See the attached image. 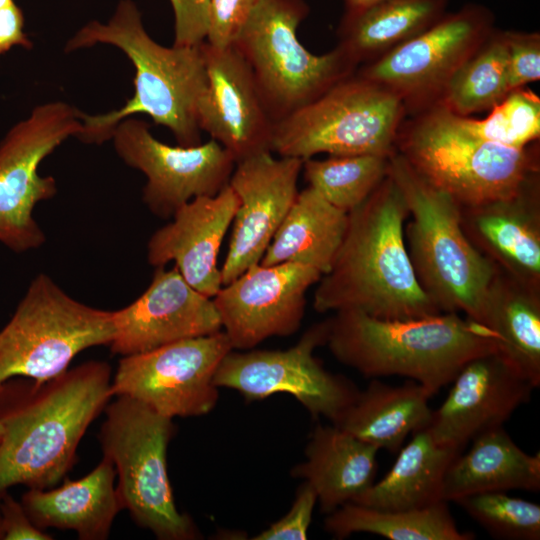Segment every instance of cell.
I'll return each mask as SVG.
<instances>
[{"label": "cell", "mask_w": 540, "mask_h": 540, "mask_svg": "<svg viewBox=\"0 0 540 540\" xmlns=\"http://www.w3.org/2000/svg\"><path fill=\"white\" fill-rule=\"evenodd\" d=\"M112 370L90 360L37 384L0 387V498L16 485L49 489L70 472L93 421L113 398Z\"/></svg>", "instance_id": "obj_1"}, {"label": "cell", "mask_w": 540, "mask_h": 540, "mask_svg": "<svg viewBox=\"0 0 540 540\" xmlns=\"http://www.w3.org/2000/svg\"><path fill=\"white\" fill-rule=\"evenodd\" d=\"M405 199L388 175L348 212L342 243L314 292L317 312L357 310L387 320L441 314L426 295L408 254Z\"/></svg>", "instance_id": "obj_2"}, {"label": "cell", "mask_w": 540, "mask_h": 540, "mask_svg": "<svg viewBox=\"0 0 540 540\" xmlns=\"http://www.w3.org/2000/svg\"><path fill=\"white\" fill-rule=\"evenodd\" d=\"M97 44L120 49L135 68L134 95L119 109L100 115L81 113L78 138L101 144L112 138L116 126L135 114H147L167 127L178 145L202 143L198 107L207 83L202 43L165 47L146 32L141 13L132 0H121L106 22L92 20L66 43L65 52Z\"/></svg>", "instance_id": "obj_3"}, {"label": "cell", "mask_w": 540, "mask_h": 540, "mask_svg": "<svg viewBox=\"0 0 540 540\" xmlns=\"http://www.w3.org/2000/svg\"><path fill=\"white\" fill-rule=\"evenodd\" d=\"M326 344L340 363L367 378L406 377L432 395L466 362L497 351L488 329L458 313L387 320L341 310L328 319Z\"/></svg>", "instance_id": "obj_4"}, {"label": "cell", "mask_w": 540, "mask_h": 540, "mask_svg": "<svg viewBox=\"0 0 540 540\" xmlns=\"http://www.w3.org/2000/svg\"><path fill=\"white\" fill-rule=\"evenodd\" d=\"M388 175L411 217L404 236L422 289L442 313H463L482 325L487 293L498 268L464 233L461 206L422 178L396 150L388 158Z\"/></svg>", "instance_id": "obj_5"}, {"label": "cell", "mask_w": 540, "mask_h": 540, "mask_svg": "<svg viewBox=\"0 0 540 540\" xmlns=\"http://www.w3.org/2000/svg\"><path fill=\"white\" fill-rule=\"evenodd\" d=\"M104 413L98 440L118 477L123 509L159 540L200 539L193 519L177 509L168 477L172 419L127 396H116Z\"/></svg>", "instance_id": "obj_6"}, {"label": "cell", "mask_w": 540, "mask_h": 540, "mask_svg": "<svg viewBox=\"0 0 540 540\" xmlns=\"http://www.w3.org/2000/svg\"><path fill=\"white\" fill-rule=\"evenodd\" d=\"M398 151L429 184L461 207L506 198L538 171L536 154L476 137L438 103L403 137Z\"/></svg>", "instance_id": "obj_7"}, {"label": "cell", "mask_w": 540, "mask_h": 540, "mask_svg": "<svg viewBox=\"0 0 540 540\" xmlns=\"http://www.w3.org/2000/svg\"><path fill=\"white\" fill-rule=\"evenodd\" d=\"M303 0H260L233 46L248 63L274 124L349 77L357 62L340 45L316 55L297 37Z\"/></svg>", "instance_id": "obj_8"}, {"label": "cell", "mask_w": 540, "mask_h": 540, "mask_svg": "<svg viewBox=\"0 0 540 540\" xmlns=\"http://www.w3.org/2000/svg\"><path fill=\"white\" fill-rule=\"evenodd\" d=\"M404 101L362 76H349L274 124L270 151L301 160L396 150Z\"/></svg>", "instance_id": "obj_9"}, {"label": "cell", "mask_w": 540, "mask_h": 540, "mask_svg": "<svg viewBox=\"0 0 540 540\" xmlns=\"http://www.w3.org/2000/svg\"><path fill=\"white\" fill-rule=\"evenodd\" d=\"M113 335L112 311L72 298L40 273L0 330V387L16 378L46 382L82 351L109 345Z\"/></svg>", "instance_id": "obj_10"}, {"label": "cell", "mask_w": 540, "mask_h": 540, "mask_svg": "<svg viewBox=\"0 0 540 540\" xmlns=\"http://www.w3.org/2000/svg\"><path fill=\"white\" fill-rule=\"evenodd\" d=\"M81 113L62 101L41 104L0 142V243L16 253L46 241L33 210L56 194L57 185L52 176H41L38 168L65 140L78 136Z\"/></svg>", "instance_id": "obj_11"}, {"label": "cell", "mask_w": 540, "mask_h": 540, "mask_svg": "<svg viewBox=\"0 0 540 540\" xmlns=\"http://www.w3.org/2000/svg\"><path fill=\"white\" fill-rule=\"evenodd\" d=\"M328 319L314 324L286 350L233 349L221 360L213 382L238 391L246 401L263 400L276 393L296 398L314 417L335 423L358 392L349 379L324 368L314 350L326 344Z\"/></svg>", "instance_id": "obj_12"}, {"label": "cell", "mask_w": 540, "mask_h": 540, "mask_svg": "<svg viewBox=\"0 0 540 540\" xmlns=\"http://www.w3.org/2000/svg\"><path fill=\"white\" fill-rule=\"evenodd\" d=\"M232 349L221 330L122 356L111 394L130 397L171 419L206 415L219 398L215 372Z\"/></svg>", "instance_id": "obj_13"}, {"label": "cell", "mask_w": 540, "mask_h": 540, "mask_svg": "<svg viewBox=\"0 0 540 540\" xmlns=\"http://www.w3.org/2000/svg\"><path fill=\"white\" fill-rule=\"evenodd\" d=\"M118 156L146 176L143 201L156 216L170 218L195 197L217 194L229 182L233 156L210 139L196 146H170L156 139L145 121L128 117L112 138Z\"/></svg>", "instance_id": "obj_14"}, {"label": "cell", "mask_w": 540, "mask_h": 540, "mask_svg": "<svg viewBox=\"0 0 540 540\" xmlns=\"http://www.w3.org/2000/svg\"><path fill=\"white\" fill-rule=\"evenodd\" d=\"M494 17L484 6L467 4L379 56L360 76L405 102L439 96L450 78L493 32Z\"/></svg>", "instance_id": "obj_15"}, {"label": "cell", "mask_w": 540, "mask_h": 540, "mask_svg": "<svg viewBox=\"0 0 540 540\" xmlns=\"http://www.w3.org/2000/svg\"><path fill=\"white\" fill-rule=\"evenodd\" d=\"M322 274L307 265H253L212 298L222 331L233 348L249 350L262 341L298 331L308 289Z\"/></svg>", "instance_id": "obj_16"}, {"label": "cell", "mask_w": 540, "mask_h": 540, "mask_svg": "<svg viewBox=\"0 0 540 540\" xmlns=\"http://www.w3.org/2000/svg\"><path fill=\"white\" fill-rule=\"evenodd\" d=\"M303 160L261 151L235 163L228 185L238 198L221 271L222 286L260 263L298 193Z\"/></svg>", "instance_id": "obj_17"}, {"label": "cell", "mask_w": 540, "mask_h": 540, "mask_svg": "<svg viewBox=\"0 0 540 540\" xmlns=\"http://www.w3.org/2000/svg\"><path fill=\"white\" fill-rule=\"evenodd\" d=\"M452 382L426 429L438 443L460 451L481 433L503 426L535 389L498 351L466 362Z\"/></svg>", "instance_id": "obj_18"}, {"label": "cell", "mask_w": 540, "mask_h": 540, "mask_svg": "<svg viewBox=\"0 0 540 540\" xmlns=\"http://www.w3.org/2000/svg\"><path fill=\"white\" fill-rule=\"evenodd\" d=\"M155 268L147 289L126 307L112 311L113 354L143 353L222 330L212 298L190 286L175 266Z\"/></svg>", "instance_id": "obj_19"}, {"label": "cell", "mask_w": 540, "mask_h": 540, "mask_svg": "<svg viewBox=\"0 0 540 540\" xmlns=\"http://www.w3.org/2000/svg\"><path fill=\"white\" fill-rule=\"evenodd\" d=\"M202 49L207 83L198 107L201 131L220 143L236 162L270 151L274 122L248 63L234 46L217 49L204 41Z\"/></svg>", "instance_id": "obj_20"}, {"label": "cell", "mask_w": 540, "mask_h": 540, "mask_svg": "<svg viewBox=\"0 0 540 540\" xmlns=\"http://www.w3.org/2000/svg\"><path fill=\"white\" fill-rule=\"evenodd\" d=\"M238 203L227 184L215 195L195 197L183 204L170 223L151 235L147 243L148 263L160 267L174 262L190 286L213 298L222 287L219 250Z\"/></svg>", "instance_id": "obj_21"}, {"label": "cell", "mask_w": 540, "mask_h": 540, "mask_svg": "<svg viewBox=\"0 0 540 540\" xmlns=\"http://www.w3.org/2000/svg\"><path fill=\"white\" fill-rule=\"evenodd\" d=\"M472 245L500 271L540 291V188L533 172L513 195L461 207Z\"/></svg>", "instance_id": "obj_22"}, {"label": "cell", "mask_w": 540, "mask_h": 540, "mask_svg": "<svg viewBox=\"0 0 540 540\" xmlns=\"http://www.w3.org/2000/svg\"><path fill=\"white\" fill-rule=\"evenodd\" d=\"M112 462L102 457L86 476L63 479L58 487L28 488L21 503L31 521L40 529L74 531L80 540H106L112 524L123 510L114 485Z\"/></svg>", "instance_id": "obj_23"}, {"label": "cell", "mask_w": 540, "mask_h": 540, "mask_svg": "<svg viewBox=\"0 0 540 540\" xmlns=\"http://www.w3.org/2000/svg\"><path fill=\"white\" fill-rule=\"evenodd\" d=\"M378 450L334 424H318L306 446V460L291 475L314 488L321 512L329 514L374 483Z\"/></svg>", "instance_id": "obj_24"}, {"label": "cell", "mask_w": 540, "mask_h": 540, "mask_svg": "<svg viewBox=\"0 0 540 540\" xmlns=\"http://www.w3.org/2000/svg\"><path fill=\"white\" fill-rule=\"evenodd\" d=\"M509 490H540V453L527 454L499 426L476 436L471 448L452 461L443 480L442 500Z\"/></svg>", "instance_id": "obj_25"}, {"label": "cell", "mask_w": 540, "mask_h": 540, "mask_svg": "<svg viewBox=\"0 0 540 540\" xmlns=\"http://www.w3.org/2000/svg\"><path fill=\"white\" fill-rule=\"evenodd\" d=\"M431 397L413 380L391 386L374 378L333 424L378 449L397 452L410 433L428 426Z\"/></svg>", "instance_id": "obj_26"}, {"label": "cell", "mask_w": 540, "mask_h": 540, "mask_svg": "<svg viewBox=\"0 0 540 540\" xmlns=\"http://www.w3.org/2000/svg\"><path fill=\"white\" fill-rule=\"evenodd\" d=\"M460 453L438 443L426 428L415 431L388 473L353 502L379 510H408L443 501L445 473Z\"/></svg>", "instance_id": "obj_27"}, {"label": "cell", "mask_w": 540, "mask_h": 540, "mask_svg": "<svg viewBox=\"0 0 540 540\" xmlns=\"http://www.w3.org/2000/svg\"><path fill=\"white\" fill-rule=\"evenodd\" d=\"M348 213L308 186L297 196L260 264L299 263L326 274L344 238Z\"/></svg>", "instance_id": "obj_28"}, {"label": "cell", "mask_w": 540, "mask_h": 540, "mask_svg": "<svg viewBox=\"0 0 540 540\" xmlns=\"http://www.w3.org/2000/svg\"><path fill=\"white\" fill-rule=\"evenodd\" d=\"M482 326L497 351L532 385L540 386V291L498 269L487 293Z\"/></svg>", "instance_id": "obj_29"}, {"label": "cell", "mask_w": 540, "mask_h": 540, "mask_svg": "<svg viewBox=\"0 0 540 540\" xmlns=\"http://www.w3.org/2000/svg\"><path fill=\"white\" fill-rule=\"evenodd\" d=\"M448 0H386L341 22V43L358 63L381 56L424 31L446 12Z\"/></svg>", "instance_id": "obj_30"}, {"label": "cell", "mask_w": 540, "mask_h": 540, "mask_svg": "<svg viewBox=\"0 0 540 540\" xmlns=\"http://www.w3.org/2000/svg\"><path fill=\"white\" fill-rule=\"evenodd\" d=\"M448 502L408 510H379L348 502L327 514L324 529L336 539L366 532L390 540H472L458 529Z\"/></svg>", "instance_id": "obj_31"}, {"label": "cell", "mask_w": 540, "mask_h": 540, "mask_svg": "<svg viewBox=\"0 0 540 540\" xmlns=\"http://www.w3.org/2000/svg\"><path fill=\"white\" fill-rule=\"evenodd\" d=\"M509 92L505 33L492 32L450 78L439 103L451 112L467 117L491 110Z\"/></svg>", "instance_id": "obj_32"}, {"label": "cell", "mask_w": 540, "mask_h": 540, "mask_svg": "<svg viewBox=\"0 0 540 540\" xmlns=\"http://www.w3.org/2000/svg\"><path fill=\"white\" fill-rule=\"evenodd\" d=\"M388 158L370 154L309 158L303 161L302 170L311 188L348 213L363 203L387 176Z\"/></svg>", "instance_id": "obj_33"}, {"label": "cell", "mask_w": 540, "mask_h": 540, "mask_svg": "<svg viewBox=\"0 0 540 540\" xmlns=\"http://www.w3.org/2000/svg\"><path fill=\"white\" fill-rule=\"evenodd\" d=\"M484 119L455 114L461 128L487 141L525 148L540 135V99L529 89L510 91Z\"/></svg>", "instance_id": "obj_34"}, {"label": "cell", "mask_w": 540, "mask_h": 540, "mask_svg": "<svg viewBox=\"0 0 540 540\" xmlns=\"http://www.w3.org/2000/svg\"><path fill=\"white\" fill-rule=\"evenodd\" d=\"M492 537L505 540L540 539V505L504 491L468 495L454 501Z\"/></svg>", "instance_id": "obj_35"}, {"label": "cell", "mask_w": 540, "mask_h": 540, "mask_svg": "<svg viewBox=\"0 0 540 540\" xmlns=\"http://www.w3.org/2000/svg\"><path fill=\"white\" fill-rule=\"evenodd\" d=\"M259 1L209 0V24L205 42L217 49L233 46Z\"/></svg>", "instance_id": "obj_36"}, {"label": "cell", "mask_w": 540, "mask_h": 540, "mask_svg": "<svg viewBox=\"0 0 540 540\" xmlns=\"http://www.w3.org/2000/svg\"><path fill=\"white\" fill-rule=\"evenodd\" d=\"M317 501L314 488L304 481L296 492L290 510L267 529L252 537L254 540H305Z\"/></svg>", "instance_id": "obj_37"}, {"label": "cell", "mask_w": 540, "mask_h": 540, "mask_svg": "<svg viewBox=\"0 0 540 540\" xmlns=\"http://www.w3.org/2000/svg\"><path fill=\"white\" fill-rule=\"evenodd\" d=\"M508 47L510 91L540 78V37L538 33L504 32Z\"/></svg>", "instance_id": "obj_38"}, {"label": "cell", "mask_w": 540, "mask_h": 540, "mask_svg": "<svg viewBox=\"0 0 540 540\" xmlns=\"http://www.w3.org/2000/svg\"><path fill=\"white\" fill-rule=\"evenodd\" d=\"M174 13L175 46H194L206 40L209 0H170Z\"/></svg>", "instance_id": "obj_39"}, {"label": "cell", "mask_w": 540, "mask_h": 540, "mask_svg": "<svg viewBox=\"0 0 540 540\" xmlns=\"http://www.w3.org/2000/svg\"><path fill=\"white\" fill-rule=\"evenodd\" d=\"M2 540H52L53 536L38 528L30 519L21 501L9 491L0 498Z\"/></svg>", "instance_id": "obj_40"}, {"label": "cell", "mask_w": 540, "mask_h": 540, "mask_svg": "<svg viewBox=\"0 0 540 540\" xmlns=\"http://www.w3.org/2000/svg\"><path fill=\"white\" fill-rule=\"evenodd\" d=\"M23 26L22 11L15 3L0 9V56L14 46L26 49L32 47V42L24 33Z\"/></svg>", "instance_id": "obj_41"}, {"label": "cell", "mask_w": 540, "mask_h": 540, "mask_svg": "<svg viewBox=\"0 0 540 540\" xmlns=\"http://www.w3.org/2000/svg\"><path fill=\"white\" fill-rule=\"evenodd\" d=\"M383 1L386 0H344L345 13L342 20L351 19Z\"/></svg>", "instance_id": "obj_42"}, {"label": "cell", "mask_w": 540, "mask_h": 540, "mask_svg": "<svg viewBox=\"0 0 540 540\" xmlns=\"http://www.w3.org/2000/svg\"><path fill=\"white\" fill-rule=\"evenodd\" d=\"M14 3L13 0H0V9Z\"/></svg>", "instance_id": "obj_43"}, {"label": "cell", "mask_w": 540, "mask_h": 540, "mask_svg": "<svg viewBox=\"0 0 540 540\" xmlns=\"http://www.w3.org/2000/svg\"><path fill=\"white\" fill-rule=\"evenodd\" d=\"M3 539V534H2V528H1V520H0V540Z\"/></svg>", "instance_id": "obj_44"}, {"label": "cell", "mask_w": 540, "mask_h": 540, "mask_svg": "<svg viewBox=\"0 0 540 540\" xmlns=\"http://www.w3.org/2000/svg\"><path fill=\"white\" fill-rule=\"evenodd\" d=\"M2 435H3V428H2V426H1V424H0V441H1V439H2Z\"/></svg>", "instance_id": "obj_45"}]
</instances>
